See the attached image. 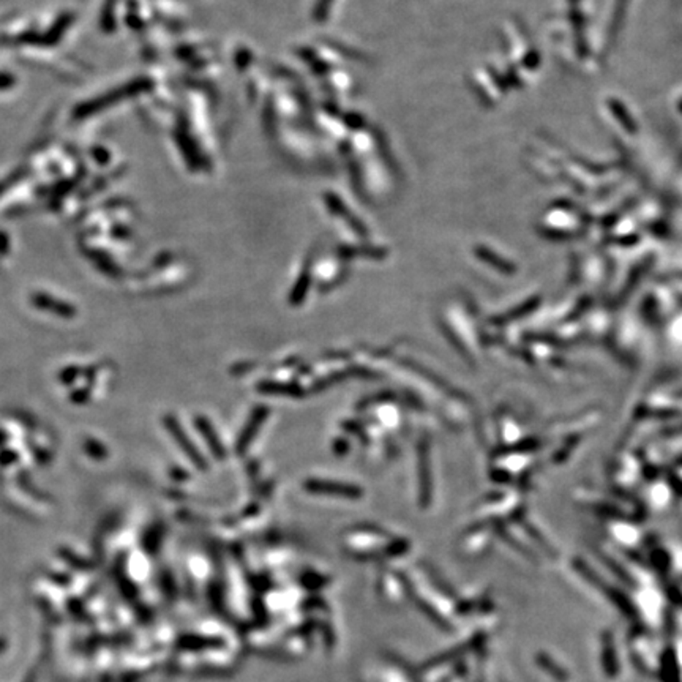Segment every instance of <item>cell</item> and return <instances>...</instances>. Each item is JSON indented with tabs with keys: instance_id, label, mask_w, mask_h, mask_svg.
Wrapping results in <instances>:
<instances>
[{
	"instance_id": "cell-1",
	"label": "cell",
	"mask_w": 682,
	"mask_h": 682,
	"mask_svg": "<svg viewBox=\"0 0 682 682\" xmlns=\"http://www.w3.org/2000/svg\"><path fill=\"white\" fill-rule=\"evenodd\" d=\"M313 492L324 493V494H336V496H346V498H357L360 492L354 487L349 485H339V483H321L315 482L308 485Z\"/></svg>"
}]
</instances>
